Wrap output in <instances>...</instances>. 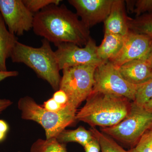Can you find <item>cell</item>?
<instances>
[{"mask_svg": "<svg viewBox=\"0 0 152 152\" xmlns=\"http://www.w3.org/2000/svg\"><path fill=\"white\" fill-rule=\"evenodd\" d=\"M32 29L37 35L56 46L70 43L82 47L91 37L90 29L64 5H50L35 14Z\"/></svg>", "mask_w": 152, "mask_h": 152, "instance_id": "6da1fadb", "label": "cell"}, {"mask_svg": "<svg viewBox=\"0 0 152 152\" xmlns=\"http://www.w3.org/2000/svg\"><path fill=\"white\" fill-rule=\"evenodd\" d=\"M132 102L122 96L92 92L83 107L77 111L76 120L86 123L91 128L113 126L127 116Z\"/></svg>", "mask_w": 152, "mask_h": 152, "instance_id": "7a4b0ae2", "label": "cell"}, {"mask_svg": "<svg viewBox=\"0 0 152 152\" xmlns=\"http://www.w3.org/2000/svg\"><path fill=\"white\" fill-rule=\"evenodd\" d=\"M42 42L40 48H35L18 41L10 58L13 63H23L31 68L56 91L59 89L61 77L56 57L50 42L45 39Z\"/></svg>", "mask_w": 152, "mask_h": 152, "instance_id": "3957f363", "label": "cell"}, {"mask_svg": "<svg viewBox=\"0 0 152 152\" xmlns=\"http://www.w3.org/2000/svg\"><path fill=\"white\" fill-rule=\"evenodd\" d=\"M23 119L32 121L41 125L46 139L56 138L60 133L76 121L77 109L67 104L59 112L49 111L39 105L31 97H23L18 102Z\"/></svg>", "mask_w": 152, "mask_h": 152, "instance_id": "277c9868", "label": "cell"}, {"mask_svg": "<svg viewBox=\"0 0 152 152\" xmlns=\"http://www.w3.org/2000/svg\"><path fill=\"white\" fill-rule=\"evenodd\" d=\"M152 127V112L139 107L132 102L130 111L121 122L101 131L121 142L135 147L142 136Z\"/></svg>", "mask_w": 152, "mask_h": 152, "instance_id": "5b68a950", "label": "cell"}, {"mask_svg": "<svg viewBox=\"0 0 152 152\" xmlns=\"http://www.w3.org/2000/svg\"><path fill=\"white\" fill-rule=\"evenodd\" d=\"M97 66L80 65L62 70L59 89L66 94L68 104L77 109L92 91L94 75Z\"/></svg>", "mask_w": 152, "mask_h": 152, "instance_id": "8992f818", "label": "cell"}, {"mask_svg": "<svg viewBox=\"0 0 152 152\" xmlns=\"http://www.w3.org/2000/svg\"><path fill=\"white\" fill-rule=\"evenodd\" d=\"M92 91L122 96L133 102L140 86L132 84L122 77L118 69L110 61L96 68Z\"/></svg>", "mask_w": 152, "mask_h": 152, "instance_id": "52a82bcc", "label": "cell"}, {"mask_svg": "<svg viewBox=\"0 0 152 152\" xmlns=\"http://www.w3.org/2000/svg\"><path fill=\"white\" fill-rule=\"evenodd\" d=\"M56 47L55 53L60 70L77 66H98L104 62L98 56V46L91 37L84 48L70 43H63Z\"/></svg>", "mask_w": 152, "mask_h": 152, "instance_id": "ba28073f", "label": "cell"}, {"mask_svg": "<svg viewBox=\"0 0 152 152\" xmlns=\"http://www.w3.org/2000/svg\"><path fill=\"white\" fill-rule=\"evenodd\" d=\"M0 14L9 31L16 37L33 28L34 14L23 0H0Z\"/></svg>", "mask_w": 152, "mask_h": 152, "instance_id": "9c48e42d", "label": "cell"}, {"mask_svg": "<svg viewBox=\"0 0 152 152\" xmlns=\"http://www.w3.org/2000/svg\"><path fill=\"white\" fill-rule=\"evenodd\" d=\"M114 0H69L75 9L76 14L90 28L105 21L110 12Z\"/></svg>", "mask_w": 152, "mask_h": 152, "instance_id": "30bf717a", "label": "cell"}, {"mask_svg": "<svg viewBox=\"0 0 152 152\" xmlns=\"http://www.w3.org/2000/svg\"><path fill=\"white\" fill-rule=\"evenodd\" d=\"M152 45V37L129 31L121 50L110 60L116 68L125 63L139 59H145Z\"/></svg>", "mask_w": 152, "mask_h": 152, "instance_id": "8fae6325", "label": "cell"}, {"mask_svg": "<svg viewBox=\"0 0 152 152\" xmlns=\"http://www.w3.org/2000/svg\"><path fill=\"white\" fill-rule=\"evenodd\" d=\"M117 69L124 79L132 84L140 86L152 78V67L145 59L130 61Z\"/></svg>", "mask_w": 152, "mask_h": 152, "instance_id": "7c38bea8", "label": "cell"}, {"mask_svg": "<svg viewBox=\"0 0 152 152\" xmlns=\"http://www.w3.org/2000/svg\"><path fill=\"white\" fill-rule=\"evenodd\" d=\"M129 18L126 13L125 1L114 0L108 17L104 22V31L126 36L129 31Z\"/></svg>", "mask_w": 152, "mask_h": 152, "instance_id": "4fadbf2b", "label": "cell"}, {"mask_svg": "<svg viewBox=\"0 0 152 152\" xmlns=\"http://www.w3.org/2000/svg\"><path fill=\"white\" fill-rule=\"evenodd\" d=\"M126 36L104 31L103 40L97 47L98 56L100 59L106 61L116 56L124 47Z\"/></svg>", "mask_w": 152, "mask_h": 152, "instance_id": "5bb4252c", "label": "cell"}, {"mask_svg": "<svg viewBox=\"0 0 152 152\" xmlns=\"http://www.w3.org/2000/svg\"><path fill=\"white\" fill-rule=\"evenodd\" d=\"M18 38L11 34L0 14V71H7V60L10 58Z\"/></svg>", "mask_w": 152, "mask_h": 152, "instance_id": "9a60e30c", "label": "cell"}, {"mask_svg": "<svg viewBox=\"0 0 152 152\" xmlns=\"http://www.w3.org/2000/svg\"><path fill=\"white\" fill-rule=\"evenodd\" d=\"M94 138L91 131L80 126L75 130H64L56 138L61 143L74 142L78 143L84 147Z\"/></svg>", "mask_w": 152, "mask_h": 152, "instance_id": "2e32d148", "label": "cell"}, {"mask_svg": "<svg viewBox=\"0 0 152 152\" xmlns=\"http://www.w3.org/2000/svg\"><path fill=\"white\" fill-rule=\"evenodd\" d=\"M128 23L130 31L152 37V12L134 18L129 17Z\"/></svg>", "mask_w": 152, "mask_h": 152, "instance_id": "e0dca14e", "label": "cell"}, {"mask_svg": "<svg viewBox=\"0 0 152 152\" xmlns=\"http://www.w3.org/2000/svg\"><path fill=\"white\" fill-rule=\"evenodd\" d=\"M30 152H68L64 144L56 138L43 140L39 139L31 146Z\"/></svg>", "mask_w": 152, "mask_h": 152, "instance_id": "ac0fdd59", "label": "cell"}, {"mask_svg": "<svg viewBox=\"0 0 152 152\" xmlns=\"http://www.w3.org/2000/svg\"><path fill=\"white\" fill-rule=\"evenodd\" d=\"M90 131L96 139L100 146L102 152H128L123 148L111 137L98 130L96 128H91Z\"/></svg>", "mask_w": 152, "mask_h": 152, "instance_id": "d6986e66", "label": "cell"}, {"mask_svg": "<svg viewBox=\"0 0 152 152\" xmlns=\"http://www.w3.org/2000/svg\"><path fill=\"white\" fill-rule=\"evenodd\" d=\"M152 99V78L140 86L137 90L133 104L143 107L145 105Z\"/></svg>", "mask_w": 152, "mask_h": 152, "instance_id": "ffe728a7", "label": "cell"}, {"mask_svg": "<svg viewBox=\"0 0 152 152\" xmlns=\"http://www.w3.org/2000/svg\"><path fill=\"white\" fill-rule=\"evenodd\" d=\"M24 4L30 12L34 14L52 4L59 5L61 0H23Z\"/></svg>", "mask_w": 152, "mask_h": 152, "instance_id": "44dd1931", "label": "cell"}, {"mask_svg": "<svg viewBox=\"0 0 152 152\" xmlns=\"http://www.w3.org/2000/svg\"><path fill=\"white\" fill-rule=\"evenodd\" d=\"M131 150L134 152H152V131H147Z\"/></svg>", "mask_w": 152, "mask_h": 152, "instance_id": "7402d4cb", "label": "cell"}, {"mask_svg": "<svg viewBox=\"0 0 152 152\" xmlns=\"http://www.w3.org/2000/svg\"><path fill=\"white\" fill-rule=\"evenodd\" d=\"M152 12V0L135 1L133 13L135 14V18L145 14Z\"/></svg>", "mask_w": 152, "mask_h": 152, "instance_id": "603a6c76", "label": "cell"}, {"mask_svg": "<svg viewBox=\"0 0 152 152\" xmlns=\"http://www.w3.org/2000/svg\"><path fill=\"white\" fill-rule=\"evenodd\" d=\"M66 105H62L58 104L53 98H52L45 102L42 107L49 111L57 113L64 108Z\"/></svg>", "mask_w": 152, "mask_h": 152, "instance_id": "cb8c5ba5", "label": "cell"}, {"mask_svg": "<svg viewBox=\"0 0 152 152\" xmlns=\"http://www.w3.org/2000/svg\"><path fill=\"white\" fill-rule=\"evenodd\" d=\"M53 99L58 104L62 105H66L68 103V98L66 94L62 90L59 89L56 91L53 95Z\"/></svg>", "mask_w": 152, "mask_h": 152, "instance_id": "d4e9b609", "label": "cell"}, {"mask_svg": "<svg viewBox=\"0 0 152 152\" xmlns=\"http://www.w3.org/2000/svg\"><path fill=\"white\" fill-rule=\"evenodd\" d=\"M84 148L86 152H100L101 151L99 144L94 137Z\"/></svg>", "mask_w": 152, "mask_h": 152, "instance_id": "484cf974", "label": "cell"}, {"mask_svg": "<svg viewBox=\"0 0 152 152\" xmlns=\"http://www.w3.org/2000/svg\"><path fill=\"white\" fill-rule=\"evenodd\" d=\"M18 75L19 72L18 71H0V82L7 78L17 77Z\"/></svg>", "mask_w": 152, "mask_h": 152, "instance_id": "4316f807", "label": "cell"}, {"mask_svg": "<svg viewBox=\"0 0 152 152\" xmlns=\"http://www.w3.org/2000/svg\"><path fill=\"white\" fill-rule=\"evenodd\" d=\"M12 104V101L5 99H0V114Z\"/></svg>", "mask_w": 152, "mask_h": 152, "instance_id": "83f0119b", "label": "cell"}, {"mask_svg": "<svg viewBox=\"0 0 152 152\" xmlns=\"http://www.w3.org/2000/svg\"><path fill=\"white\" fill-rule=\"evenodd\" d=\"M9 127L7 123L3 120H0V132L7 134L9 131Z\"/></svg>", "mask_w": 152, "mask_h": 152, "instance_id": "f1b7e54d", "label": "cell"}, {"mask_svg": "<svg viewBox=\"0 0 152 152\" xmlns=\"http://www.w3.org/2000/svg\"><path fill=\"white\" fill-rule=\"evenodd\" d=\"M145 59L148 61V62L149 63L150 65L152 67V45L151 49H150L149 52L147 55Z\"/></svg>", "mask_w": 152, "mask_h": 152, "instance_id": "f546056e", "label": "cell"}, {"mask_svg": "<svg viewBox=\"0 0 152 152\" xmlns=\"http://www.w3.org/2000/svg\"><path fill=\"white\" fill-rule=\"evenodd\" d=\"M143 107L147 110L152 112V99L147 102Z\"/></svg>", "mask_w": 152, "mask_h": 152, "instance_id": "4dcf8cb0", "label": "cell"}, {"mask_svg": "<svg viewBox=\"0 0 152 152\" xmlns=\"http://www.w3.org/2000/svg\"><path fill=\"white\" fill-rule=\"evenodd\" d=\"M6 134H7L0 132V142L3 141L5 139Z\"/></svg>", "mask_w": 152, "mask_h": 152, "instance_id": "1f68e13d", "label": "cell"}, {"mask_svg": "<svg viewBox=\"0 0 152 152\" xmlns=\"http://www.w3.org/2000/svg\"><path fill=\"white\" fill-rule=\"evenodd\" d=\"M128 152H133L132 151V150H131V149L129 150V151H128Z\"/></svg>", "mask_w": 152, "mask_h": 152, "instance_id": "d6a6232c", "label": "cell"}, {"mask_svg": "<svg viewBox=\"0 0 152 152\" xmlns=\"http://www.w3.org/2000/svg\"><path fill=\"white\" fill-rule=\"evenodd\" d=\"M150 130H151L152 131V127L151 128V129Z\"/></svg>", "mask_w": 152, "mask_h": 152, "instance_id": "836d02e7", "label": "cell"}, {"mask_svg": "<svg viewBox=\"0 0 152 152\" xmlns=\"http://www.w3.org/2000/svg\"><path fill=\"white\" fill-rule=\"evenodd\" d=\"M21 152V151H19V152Z\"/></svg>", "mask_w": 152, "mask_h": 152, "instance_id": "e575fe53", "label": "cell"}]
</instances>
